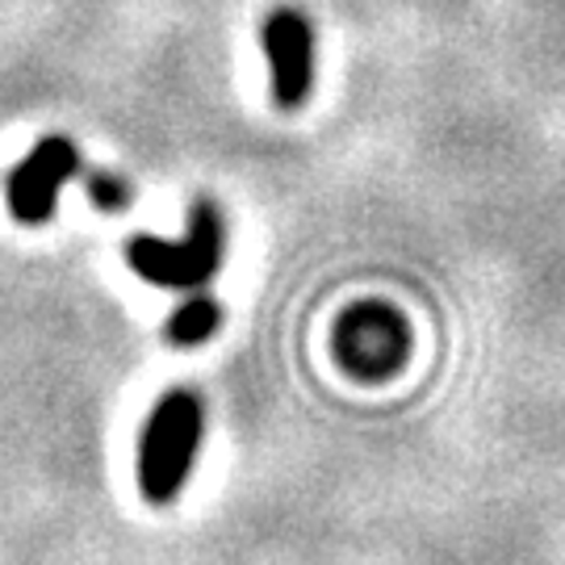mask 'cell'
<instances>
[{
	"mask_svg": "<svg viewBox=\"0 0 565 565\" xmlns=\"http://www.w3.org/2000/svg\"><path fill=\"white\" fill-rule=\"evenodd\" d=\"M205 431V406L193 390L163 394L139 440V486L147 503H172L193 469Z\"/></svg>",
	"mask_w": 565,
	"mask_h": 565,
	"instance_id": "cell-1",
	"label": "cell"
},
{
	"mask_svg": "<svg viewBox=\"0 0 565 565\" xmlns=\"http://www.w3.org/2000/svg\"><path fill=\"white\" fill-rule=\"evenodd\" d=\"M223 214L214 202H193L189 214V235L181 243L156 239V235H135L126 243L130 268L160 289H202L218 264H223Z\"/></svg>",
	"mask_w": 565,
	"mask_h": 565,
	"instance_id": "cell-2",
	"label": "cell"
},
{
	"mask_svg": "<svg viewBox=\"0 0 565 565\" xmlns=\"http://www.w3.org/2000/svg\"><path fill=\"white\" fill-rule=\"evenodd\" d=\"M331 343H335V361H340L343 373H352L361 382H382L406 364L411 331H406V319L394 306L361 302L343 310Z\"/></svg>",
	"mask_w": 565,
	"mask_h": 565,
	"instance_id": "cell-3",
	"label": "cell"
},
{
	"mask_svg": "<svg viewBox=\"0 0 565 565\" xmlns=\"http://www.w3.org/2000/svg\"><path fill=\"white\" fill-rule=\"evenodd\" d=\"M76 172H81V151H76V142L60 139V135L42 139L39 147L13 168V177H9V205H13L18 223H30V226L46 223L51 210H55L60 189L72 181Z\"/></svg>",
	"mask_w": 565,
	"mask_h": 565,
	"instance_id": "cell-4",
	"label": "cell"
},
{
	"mask_svg": "<svg viewBox=\"0 0 565 565\" xmlns=\"http://www.w3.org/2000/svg\"><path fill=\"white\" fill-rule=\"evenodd\" d=\"M264 55L273 67V97L281 109H298L315 84V34L298 9H277L264 18Z\"/></svg>",
	"mask_w": 565,
	"mask_h": 565,
	"instance_id": "cell-5",
	"label": "cell"
},
{
	"mask_svg": "<svg viewBox=\"0 0 565 565\" xmlns=\"http://www.w3.org/2000/svg\"><path fill=\"white\" fill-rule=\"evenodd\" d=\"M218 323H223V306L214 302L210 294H198V298L177 306V315L168 319L163 335H168V343H177V348H198V343H205L218 331Z\"/></svg>",
	"mask_w": 565,
	"mask_h": 565,
	"instance_id": "cell-6",
	"label": "cell"
},
{
	"mask_svg": "<svg viewBox=\"0 0 565 565\" xmlns=\"http://www.w3.org/2000/svg\"><path fill=\"white\" fill-rule=\"evenodd\" d=\"M84 189H88L93 205H102V210H126V205L135 202V184H126L114 172H93L84 181Z\"/></svg>",
	"mask_w": 565,
	"mask_h": 565,
	"instance_id": "cell-7",
	"label": "cell"
}]
</instances>
